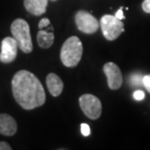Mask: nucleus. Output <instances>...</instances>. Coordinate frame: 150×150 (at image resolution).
Instances as JSON below:
<instances>
[{
	"label": "nucleus",
	"mask_w": 150,
	"mask_h": 150,
	"mask_svg": "<svg viewBox=\"0 0 150 150\" xmlns=\"http://www.w3.org/2000/svg\"><path fill=\"white\" fill-rule=\"evenodd\" d=\"M83 55L82 42L77 36L67 38L61 49V61L67 67H75Z\"/></svg>",
	"instance_id": "2"
},
{
	"label": "nucleus",
	"mask_w": 150,
	"mask_h": 150,
	"mask_svg": "<svg viewBox=\"0 0 150 150\" xmlns=\"http://www.w3.org/2000/svg\"><path fill=\"white\" fill-rule=\"evenodd\" d=\"M18 125L13 117L8 114H0V134L6 137H12L17 133Z\"/></svg>",
	"instance_id": "9"
},
{
	"label": "nucleus",
	"mask_w": 150,
	"mask_h": 150,
	"mask_svg": "<svg viewBox=\"0 0 150 150\" xmlns=\"http://www.w3.org/2000/svg\"><path fill=\"white\" fill-rule=\"evenodd\" d=\"M12 147L5 142H0V150H11Z\"/></svg>",
	"instance_id": "19"
},
{
	"label": "nucleus",
	"mask_w": 150,
	"mask_h": 150,
	"mask_svg": "<svg viewBox=\"0 0 150 150\" xmlns=\"http://www.w3.org/2000/svg\"><path fill=\"white\" fill-rule=\"evenodd\" d=\"M14 98L23 109L31 110L43 105L46 94L41 82L28 70H20L12 79Z\"/></svg>",
	"instance_id": "1"
},
{
	"label": "nucleus",
	"mask_w": 150,
	"mask_h": 150,
	"mask_svg": "<svg viewBox=\"0 0 150 150\" xmlns=\"http://www.w3.org/2000/svg\"><path fill=\"white\" fill-rule=\"evenodd\" d=\"M103 72L106 75L109 89L118 90L123 84V76L119 67L114 62H106L103 65Z\"/></svg>",
	"instance_id": "7"
},
{
	"label": "nucleus",
	"mask_w": 150,
	"mask_h": 150,
	"mask_svg": "<svg viewBox=\"0 0 150 150\" xmlns=\"http://www.w3.org/2000/svg\"><path fill=\"white\" fill-rule=\"evenodd\" d=\"M144 97H145L144 92L140 91V90H137V91L134 93V98H136L137 100H142Z\"/></svg>",
	"instance_id": "17"
},
{
	"label": "nucleus",
	"mask_w": 150,
	"mask_h": 150,
	"mask_svg": "<svg viewBox=\"0 0 150 150\" xmlns=\"http://www.w3.org/2000/svg\"><path fill=\"white\" fill-rule=\"evenodd\" d=\"M75 23L78 28L83 33L86 34H93L98 31L100 28V22L90 14L89 12L80 10L75 14Z\"/></svg>",
	"instance_id": "6"
},
{
	"label": "nucleus",
	"mask_w": 150,
	"mask_h": 150,
	"mask_svg": "<svg viewBox=\"0 0 150 150\" xmlns=\"http://www.w3.org/2000/svg\"><path fill=\"white\" fill-rule=\"evenodd\" d=\"M54 40H55V34L53 30L46 31L43 29H40L37 33V43L39 47L42 49H48L53 45Z\"/></svg>",
	"instance_id": "12"
},
{
	"label": "nucleus",
	"mask_w": 150,
	"mask_h": 150,
	"mask_svg": "<svg viewBox=\"0 0 150 150\" xmlns=\"http://www.w3.org/2000/svg\"><path fill=\"white\" fill-rule=\"evenodd\" d=\"M46 84L50 94L53 97H59L62 94V90H64V82L55 73H50L47 75Z\"/></svg>",
	"instance_id": "11"
},
{
	"label": "nucleus",
	"mask_w": 150,
	"mask_h": 150,
	"mask_svg": "<svg viewBox=\"0 0 150 150\" xmlns=\"http://www.w3.org/2000/svg\"><path fill=\"white\" fill-rule=\"evenodd\" d=\"M115 17L118 18L119 20H124L125 19V16H124V14H123V7H121L118 11L116 12Z\"/></svg>",
	"instance_id": "20"
},
{
	"label": "nucleus",
	"mask_w": 150,
	"mask_h": 150,
	"mask_svg": "<svg viewBox=\"0 0 150 150\" xmlns=\"http://www.w3.org/2000/svg\"><path fill=\"white\" fill-rule=\"evenodd\" d=\"M18 43L14 37H5L1 42L0 62L3 64H10L17 58Z\"/></svg>",
	"instance_id": "8"
},
{
	"label": "nucleus",
	"mask_w": 150,
	"mask_h": 150,
	"mask_svg": "<svg viewBox=\"0 0 150 150\" xmlns=\"http://www.w3.org/2000/svg\"><path fill=\"white\" fill-rule=\"evenodd\" d=\"M142 78L140 77V75H134V76L131 77V84L136 86L142 85Z\"/></svg>",
	"instance_id": "14"
},
{
	"label": "nucleus",
	"mask_w": 150,
	"mask_h": 150,
	"mask_svg": "<svg viewBox=\"0 0 150 150\" xmlns=\"http://www.w3.org/2000/svg\"><path fill=\"white\" fill-rule=\"evenodd\" d=\"M52 1H57V0H52Z\"/></svg>",
	"instance_id": "21"
},
{
	"label": "nucleus",
	"mask_w": 150,
	"mask_h": 150,
	"mask_svg": "<svg viewBox=\"0 0 150 150\" xmlns=\"http://www.w3.org/2000/svg\"><path fill=\"white\" fill-rule=\"evenodd\" d=\"M11 32L13 37L16 39L18 46L23 53L28 54L32 52L33 45L28 22L23 19L15 20L11 25Z\"/></svg>",
	"instance_id": "3"
},
{
	"label": "nucleus",
	"mask_w": 150,
	"mask_h": 150,
	"mask_svg": "<svg viewBox=\"0 0 150 150\" xmlns=\"http://www.w3.org/2000/svg\"><path fill=\"white\" fill-rule=\"evenodd\" d=\"M142 85L145 87V89L150 93V74L145 75L142 78Z\"/></svg>",
	"instance_id": "16"
},
{
	"label": "nucleus",
	"mask_w": 150,
	"mask_h": 150,
	"mask_svg": "<svg viewBox=\"0 0 150 150\" xmlns=\"http://www.w3.org/2000/svg\"><path fill=\"white\" fill-rule=\"evenodd\" d=\"M100 25L103 36L108 41L116 40L125 30L122 20L111 15H104L101 17Z\"/></svg>",
	"instance_id": "4"
},
{
	"label": "nucleus",
	"mask_w": 150,
	"mask_h": 150,
	"mask_svg": "<svg viewBox=\"0 0 150 150\" xmlns=\"http://www.w3.org/2000/svg\"><path fill=\"white\" fill-rule=\"evenodd\" d=\"M51 25V22L49 19H47V18H43V19L40 20V22L38 23V28L39 29H43L44 28H47V26H49Z\"/></svg>",
	"instance_id": "15"
},
{
	"label": "nucleus",
	"mask_w": 150,
	"mask_h": 150,
	"mask_svg": "<svg viewBox=\"0 0 150 150\" xmlns=\"http://www.w3.org/2000/svg\"><path fill=\"white\" fill-rule=\"evenodd\" d=\"M79 105L83 113L91 120H97L103 112L100 98L91 94H84L79 98Z\"/></svg>",
	"instance_id": "5"
},
{
	"label": "nucleus",
	"mask_w": 150,
	"mask_h": 150,
	"mask_svg": "<svg viewBox=\"0 0 150 150\" xmlns=\"http://www.w3.org/2000/svg\"><path fill=\"white\" fill-rule=\"evenodd\" d=\"M142 7V10L144 11L145 13L150 14V0H143Z\"/></svg>",
	"instance_id": "18"
},
{
	"label": "nucleus",
	"mask_w": 150,
	"mask_h": 150,
	"mask_svg": "<svg viewBox=\"0 0 150 150\" xmlns=\"http://www.w3.org/2000/svg\"><path fill=\"white\" fill-rule=\"evenodd\" d=\"M81 134H83L84 137H88L91 134V129H90V126L86 123H83L81 124Z\"/></svg>",
	"instance_id": "13"
},
{
	"label": "nucleus",
	"mask_w": 150,
	"mask_h": 150,
	"mask_svg": "<svg viewBox=\"0 0 150 150\" xmlns=\"http://www.w3.org/2000/svg\"><path fill=\"white\" fill-rule=\"evenodd\" d=\"M25 10L34 16H41L47 10L48 0H23Z\"/></svg>",
	"instance_id": "10"
}]
</instances>
